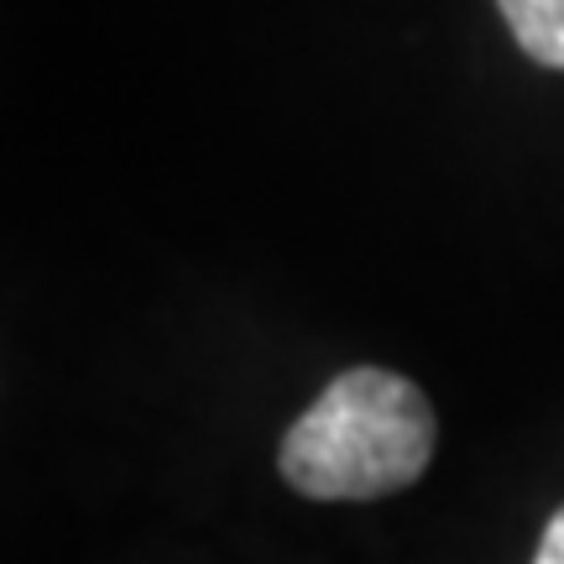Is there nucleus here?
Here are the masks:
<instances>
[{
    "label": "nucleus",
    "mask_w": 564,
    "mask_h": 564,
    "mask_svg": "<svg viewBox=\"0 0 564 564\" xmlns=\"http://www.w3.org/2000/svg\"><path fill=\"white\" fill-rule=\"evenodd\" d=\"M533 564H564V507L549 518L544 539H539V554H533Z\"/></svg>",
    "instance_id": "7ed1b4c3"
},
{
    "label": "nucleus",
    "mask_w": 564,
    "mask_h": 564,
    "mask_svg": "<svg viewBox=\"0 0 564 564\" xmlns=\"http://www.w3.org/2000/svg\"><path fill=\"white\" fill-rule=\"evenodd\" d=\"M497 6L528 58L544 68H564V0H497Z\"/></svg>",
    "instance_id": "f03ea898"
},
{
    "label": "nucleus",
    "mask_w": 564,
    "mask_h": 564,
    "mask_svg": "<svg viewBox=\"0 0 564 564\" xmlns=\"http://www.w3.org/2000/svg\"><path fill=\"white\" fill-rule=\"evenodd\" d=\"M434 440L440 423L419 382L382 366H350L282 434L278 470L314 502H371L419 481Z\"/></svg>",
    "instance_id": "f257e3e1"
}]
</instances>
